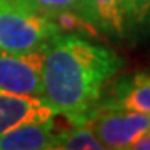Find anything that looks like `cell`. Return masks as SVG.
I'll return each mask as SVG.
<instances>
[{
  "label": "cell",
  "mask_w": 150,
  "mask_h": 150,
  "mask_svg": "<svg viewBox=\"0 0 150 150\" xmlns=\"http://www.w3.org/2000/svg\"><path fill=\"white\" fill-rule=\"evenodd\" d=\"M43 48L32 54L0 50V90L42 97Z\"/></svg>",
  "instance_id": "cell-5"
},
{
  "label": "cell",
  "mask_w": 150,
  "mask_h": 150,
  "mask_svg": "<svg viewBox=\"0 0 150 150\" xmlns=\"http://www.w3.org/2000/svg\"><path fill=\"white\" fill-rule=\"evenodd\" d=\"M37 12L54 18L55 22H62L67 18L79 20L80 0H22ZM80 22V20H79ZM62 25V23H60Z\"/></svg>",
  "instance_id": "cell-11"
},
{
  "label": "cell",
  "mask_w": 150,
  "mask_h": 150,
  "mask_svg": "<svg viewBox=\"0 0 150 150\" xmlns=\"http://www.w3.org/2000/svg\"><path fill=\"white\" fill-rule=\"evenodd\" d=\"M64 32L59 22L43 15L22 0H0V50L32 54Z\"/></svg>",
  "instance_id": "cell-2"
},
{
  "label": "cell",
  "mask_w": 150,
  "mask_h": 150,
  "mask_svg": "<svg viewBox=\"0 0 150 150\" xmlns=\"http://www.w3.org/2000/svg\"><path fill=\"white\" fill-rule=\"evenodd\" d=\"M87 125L103 149L127 150L150 134V115L135 110H97Z\"/></svg>",
  "instance_id": "cell-3"
},
{
  "label": "cell",
  "mask_w": 150,
  "mask_h": 150,
  "mask_svg": "<svg viewBox=\"0 0 150 150\" xmlns=\"http://www.w3.org/2000/svg\"><path fill=\"white\" fill-rule=\"evenodd\" d=\"M55 118L27 122L0 135V150H52Z\"/></svg>",
  "instance_id": "cell-8"
},
{
  "label": "cell",
  "mask_w": 150,
  "mask_h": 150,
  "mask_svg": "<svg viewBox=\"0 0 150 150\" xmlns=\"http://www.w3.org/2000/svg\"><path fill=\"white\" fill-rule=\"evenodd\" d=\"M57 117L42 97L0 90V135L27 122H42Z\"/></svg>",
  "instance_id": "cell-6"
},
{
  "label": "cell",
  "mask_w": 150,
  "mask_h": 150,
  "mask_svg": "<svg viewBox=\"0 0 150 150\" xmlns=\"http://www.w3.org/2000/svg\"><path fill=\"white\" fill-rule=\"evenodd\" d=\"M97 110H135L150 115V69L115 75L105 87Z\"/></svg>",
  "instance_id": "cell-4"
},
{
  "label": "cell",
  "mask_w": 150,
  "mask_h": 150,
  "mask_svg": "<svg viewBox=\"0 0 150 150\" xmlns=\"http://www.w3.org/2000/svg\"><path fill=\"white\" fill-rule=\"evenodd\" d=\"M123 59L77 33H57L43 47L42 98L70 125H87Z\"/></svg>",
  "instance_id": "cell-1"
},
{
  "label": "cell",
  "mask_w": 150,
  "mask_h": 150,
  "mask_svg": "<svg viewBox=\"0 0 150 150\" xmlns=\"http://www.w3.org/2000/svg\"><path fill=\"white\" fill-rule=\"evenodd\" d=\"M54 149L60 150H83L95 149L103 150V145L88 125H70L69 129L55 132Z\"/></svg>",
  "instance_id": "cell-9"
},
{
  "label": "cell",
  "mask_w": 150,
  "mask_h": 150,
  "mask_svg": "<svg viewBox=\"0 0 150 150\" xmlns=\"http://www.w3.org/2000/svg\"><path fill=\"white\" fill-rule=\"evenodd\" d=\"M125 38L150 32V0H123Z\"/></svg>",
  "instance_id": "cell-10"
},
{
  "label": "cell",
  "mask_w": 150,
  "mask_h": 150,
  "mask_svg": "<svg viewBox=\"0 0 150 150\" xmlns=\"http://www.w3.org/2000/svg\"><path fill=\"white\" fill-rule=\"evenodd\" d=\"M79 20L113 40L125 38L123 0H80Z\"/></svg>",
  "instance_id": "cell-7"
}]
</instances>
